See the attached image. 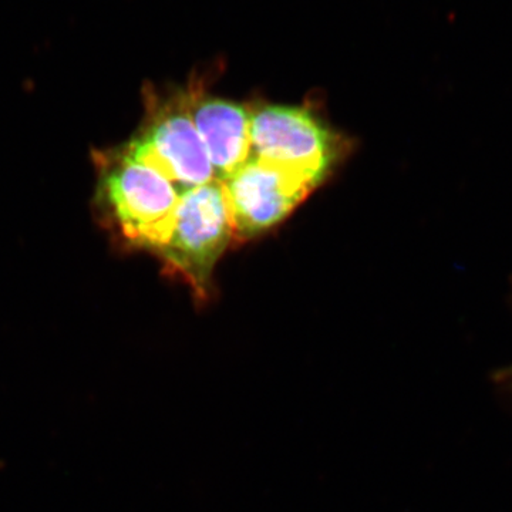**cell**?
I'll list each match as a JSON object with an SVG mask.
<instances>
[{"mask_svg": "<svg viewBox=\"0 0 512 512\" xmlns=\"http://www.w3.org/2000/svg\"><path fill=\"white\" fill-rule=\"evenodd\" d=\"M93 164V211L100 227L123 251L153 255L170 228L180 194L167 178L119 146L93 150Z\"/></svg>", "mask_w": 512, "mask_h": 512, "instance_id": "obj_1", "label": "cell"}, {"mask_svg": "<svg viewBox=\"0 0 512 512\" xmlns=\"http://www.w3.org/2000/svg\"><path fill=\"white\" fill-rule=\"evenodd\" d=\"M143 97V119L121 150L158 171L180 195L215 180L192 120L190 86L157 89L147 84Z\"/></svg>", "mask_w": 512, "mask_h": 512, "instance_id": "obj_2", "label": "cell"}, {"mask_svg": "<svg viewBox=\"0 0 512 512\" xmlns=\"http://www.w3.org/2000/svg\"><path fill=\"white\" fill-rule=\"evenodd\" d=\"M234 244V227L224 184L218 180L180 195L167 234L154 256L164 272L181 279L195 301L214 296V272Z\"/></svg>", "mask_w": 512, "mask_h": 512, "instance_id": "obj_3", "label": "cell"}, {"mask_svg": "<svg viewBox=\"0 0 512 512\" xmlns=\"http://www.w3.org/2000/svg\"><path fill=\"white\" fill-rule=\"evenodd\" d=\"M350 141L308 104H251V157L291 168L316 187L350 151Z\"/></svg>", "mask_w": 512, "mask_h": 512, "instance_id": "obj_4", "label": "cell"}, {"mask_svg": "<svg viewBox=\"0 0 512 512\" xmlns=\"http://www.w3.org/2000/svg\"><path fill=\"white\" fill-rule=\"evenodd\" d=\"M222 184L231 212L234 244L261 237L281 224L318 188L298 171L254 157Z\"/></svg>", "mask_w": 512, "mask_h": 512, "instance_id": "obj_5", "label": "cell"}, {"mask_svg": "<svg viewBox=\"0 0 512 512\" xmlns=\"http://www.w3.org/2000/svg\"><path fill=\"white\" fill-rule=\"evenodd\" d=\"M191 114L210 157L215 180L225 183L251 158V104L208 92L205 79L188 83Z\"/></svg>", "mask_w": 512, "mask_h": 512, "instance_id": "obj_6", "label": "cell"}]
</instances>
